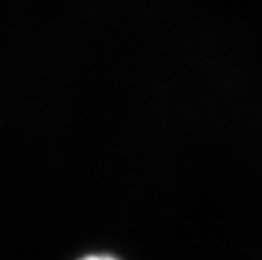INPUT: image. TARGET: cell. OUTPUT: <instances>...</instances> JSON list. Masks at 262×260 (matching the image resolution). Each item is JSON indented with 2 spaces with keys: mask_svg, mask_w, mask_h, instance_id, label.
Wrapping results in <instances>:
<instances>
[{
  "mask_svg": "<svg viewBox=\"0 0 262 260\" xmlns=\"http://www.w3.org/2000/svg\"><path fill=\"white\" fill-rule=\"evenodd\" d=\"M80 260H119V258L112 255H105V253H92V255L81 257Z\"/></svg>",
  "mask_w": 262,
  "mask_h": 260,
  "instance_id": "cell-1",
  "label": "cell"
}]
</instances>
